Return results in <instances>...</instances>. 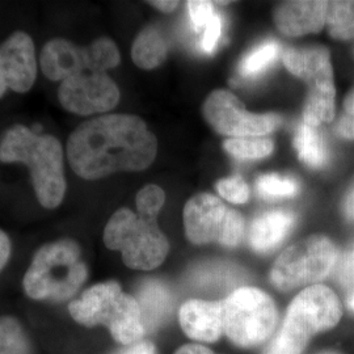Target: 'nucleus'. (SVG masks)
Returning a JSON list of instances; mask_svg holds the SVG:
<instances>
[{
	"label": "nucleus",
	"mask_w": 354,
	"mask_h": 354,
	"mask_svg": "<svg viewBox=\"0 0 354 354\" xmlns=\"http://www.w3.org/2000/svg\"><path fill=\"white\" fill-rule=\"evenodd\" d=\"M68 313L84 327L105 326L115 342L131 345L146 333L137 299L114 282L97 283L68 304Z\"/></svg>",
	"instance_id": "obj_4"
},
{
	"label": "nucleus",
	"mask_w": 354,
	"mask_h": 354,
	"mask_svg": "<svg viewBox=\"0 0 354 354\" xmlns=\"http://www.w3.org/2000/svg\"><path fill=\"white\" fill-rule=\"evenodd\" d=\"M221 306L223 333L239 346L260 345L277 326L276 304L268 294L256 288L232 291Z\"/></svg>",
	"instance_id": "obj_7"
},
{
	"label": "nucleus",
	"mask_w": 354,
	"mask_h": 354,
	"mask_svg": "<svg viewBox=\"0 0 354 354\" xmlns=\"http://www.w3.org/2000/svg\"><path fill=\"white\" fill-rule=\"evenodd\" d=\"M323 354H337V353H323Z\"/></svg>",
	"instance_id": "obj_40"
},
{
	"label": "nucleus",
	"mask_w": 354,
	"mask_h": 354,
	"mask_svg": "<svg viewBox=\"0 0 354 354\" xmlns=\"http://www.w3.org/2000/svg\"><path fill=\"white\" fill-rule=\"evenodd\" d=\"M136 299L140 304L142 323L146 332H153L159 328L167 322L174 307L171 291L158 281L145 282Z\"/></svg>",
	"instance_id": "obj_18"
},
{
	"label": "nucleus",
	"mask_w": 354,
	"mask_h": 354,
	"mask_svg": "<svg viewBox=\"0 0 354 354\" xmlns=\"http://www.w3.org/2000/svg\"><path fill=\"white\" fill-rule=\"evenodd\" d=\"M0 160L21 163L29 168L38 203L45 209H55L64 201V150L55 137L37 136L29 127L13 125L0 143Z\"/></svg>",
	"instance_id": "obj_2"
},
{
	"label": "nucleus",
	"mask_w": 354,
	"mask_h": 354,
	"mask_svg": "<svg viewBox=\"0 0 354 354\" xmlns=\"http://www.w3.org/2000/svg\"><path fill=\"white\" fill-rule=\"evenodd\" d=\"M203 115L215 130L231 138L264 137L281 125L277 114L250 113L227 91H215L203 104Z\"/></svg>",
	"instance_id": "obj_10"
},
{
	"label": "nucleus",
	"mask_w": 354,
	"mask_h": 354,
	"mask_svg": "<svg viewBox=\"0 0 354 354\" xmlns=\"http://www.w3.org/2000/svg\"><path fill=\"white\" fill-rule=\"evenodd\" d=\"M188 11L192 26L196 32H201L215 15L214 3L193 0L188 3Z\"/></svg>",
	"instance_id": "obj_28"
},
{
	"label": "nucleus",
	"mask_w": 354,
	"mask_h": 354,
	"mask_svg": "<svg viewBox=\"0 0 354 354\" xmlns=\"http://www.w3.org/2000/svg\"><path fill=\"white\" fill-rule=\"evenodd\" d=\"M256 190L264 198H288L298 193L299 184L294 177L269 174L257 178Z\"/></svg>",
	"instance_id": "obj_25"
},
{
	"label": "nucleus",
	"mask_w": 354,
	"mask_h": 354,
	"mask_svg": "<svg viewBox=\"0 0 354 354\" xmlns=\"http://www.w3.org/2000/svg\"><path fill=\"white\" fill-rule=\"evenodd\" d=\"M339 252L326 236H311L281 253L272 269V282L279 290L317 285L335 270Z\"/></svg>",
	"instance_id": "obj_8"
},
{
	"label": "nucleus",
	"mask_w": 354,
	"mask_h": 354,
	"mask_svg": "<svg viewBox=\"0 0 354 354\" xmlns=\"http://www.w3.org/2000/svg\"><path fill=\"white\" fill-rule=\"evenodd\" d=\"M87 277L88 269L79 244L66 238L38 250L26 270L23 288L35 301L62 304L75 295Z\"/></svg>",
	"instance_id": "obj_3"
},
{
	"label": "nucleus",
	"mask_w": 354,
	"mask_h": 354,
	"mask_svg": "<svg viewBox=\"0 0 354 354\" xmlns=\"http://www.w3.org/2000/svg\"><path fill=\"white\" fill-rule=\"evenodd\" d=\"M345 111L349 115H354V91L351 92V95L345 100Z\"/></svg>",
	"instance_id": "obj_37"
},
{
	"label": "nucleus",
	"mask_w": 354,
	"mask_h": 354,
	"mask_svg": "<svg viewBox=\"0 0 354 354\" xmlns=\"http://www.w3.org/2000/svg\"><path fill=\"white\" fill-rule=\"evenodd\" d=\"M295 221V215L283 210H273L256 216L248 234L251 247L260 253L276 250L288 238Z\"/></svg>",
	"instance_id": "obj_17"
},
{
	"label": "nucleus",
	"mask_w": 354,
	"mask_h": 354,
	"mask_svg": "<svg viewBox=\"0 0 354 354\" xmlns=\"http://www.w3.org/2000/svg\"><path fill=\"white\" fill-rule=\"evenodd\" d=\"M344 210H345V215L349 221H354V188L349 192L346 200H345V205H344Z\"/></svg>",
	"instance_id": "obj_36"
},
{
	"label": "nucleus",
	"mask_w": 354,
	"mask_h": 354,
	"mask_svg": "<svg viewBox=\"0 0 354 354\" xmlns=\"http://www.w3.org/2000/svg\"><path fill=\"white\" fill-rule=\"evenodd\" d=\"M342 304L327 286L314 285L291 302L283 324L264 354H301L317 332L335 327L342 317Z\"/></svg>",
	"instance_id": "obj_5"
},
{
	"label": "nucleus",
	"mask_w": 354,
	"mask_h": 354,
	"mask_svg": "<svg viewBox=\"0 0 354 354\" xmlns=\"http://www.w3.org/2000/svg\"><path fill=\"white\" fill-rule=\"evenodd\" d=\"M346 306H348L349 311L354 314V289L353 290H351V292H349L348 297H346Z\"/></svg>",
	"instance_id": "obj_38"
},
{
	"label": "nucleus",
	"mask_w": 354,
	"mask_h": 354,
	"mask_svg": "<svg viewBox=\"0 0 354 354\" xmlns=\"http://www.w3.org/2000/svg\"><path fill=\"white\" fill-rule=\"evenodd\" d=\"M58 99L70 113H105L120 102V89L106 73L86 71L61 82Z\"/></svg>",
	"instance_id": "obj_11"
},
{
	"label": "nucleus",
	"mask_w": 354,
	"mask_h": 354,
	"mask_svg": "<svg viewBox=\"0 0 354 354\" xmlns=\"http://www.w3.org/2000/svg\"><path fill=\"white\" fill-rule=\"evenodd\" d=\"M32 131H33L35 134H37V136H41V134H42V127L36 124L35 127H32Z\"/></svg>",
	"instance_id": "obj_39"
},
{
	"label": "nucleus",
	"mask_w": 354,
	"mask_h": 354,
	"mask_svg": "<svg viewBox=\"0 0 354 354\" xmlns=\"http://www.w3.org/2000/svg\"><path fill=\"white\" fill-rule=\"evenodd\" d=\"M225 150L239 160H254L269 156L273 152V142L266 137L230 138L223 143Z\"/></svg>",
	"instance_id": "obj_23"
},
{
	"label": "nucleus",
	"mask_w": 354,
	"mask_h": 354,
	"mask_svg": "<svg viewBox=\"0 0 354 354\" xmlns=\"http://www.w3.org/2000/svg\"><path fill=\"white\" fill-rule=\"evenodd\" d=\"M327 1H286L274 11L279 32L289 37L317 33L326 24Z\"/></svg>",
	"instance_id": "obj_15"
},
{
	"label": "nucleus",
	"mask_w": 354,
	"mask_h": 354,
	"mask_svg": "<svg viewBox=\"0 0 354 354\" xmlns=\"http://www.w3.org/2000/svg\"><path fill=\"white\" fill-rule=\"evenodd\" d=\"M180 324L193 340L216 342L223 333L221 302H187L180 310Z\"/></svg>",
	"instance_id": "obj_16"
},
{
	"label": "nucleus",
	"mask_w": 354,
	"mask_h": 354,
	"mask_svg": "<svg viewBox=\"0 0 354 354\" xmlns=\"http://www.w3.org/2000/svg\"><path fill=\"white\" fill-rule=\"evenodd\" d=\"M223 32V20L221 15L215 13L213 19L209 21V24L203 29V39H201V49L206 54L214 53L218 48V44L222 37Z\"/></svg>",
	"instance_id": "obj_29"
},
{
	"label": "nucleus",
	"mask_w": 354,
	"mask_h": 354,
	"mask_svg": "<svg viewBox=\"0 0 354 354\" xmlns=\"http://www.w3.org/2000/svg\"><path fill=\"white\" fill-rule=\"evenodd\" d=\"M176 354H215L201 345H185L177 351Z\"/></svg>",
	"instance_id": "obj_34"
},
{
	"label": "nucleus",
	"mask_w": 354,
	"mask_h": 354,
	"mask_svg": "<svg viewBox=\"0 0 354 354\" xmlns=\"http://www.w3.org/2000/svg\"><path fill=\"white\" fill-rule=\"evenodd\" d=\"M294 147L299 159L311 168H322L328 163V146L319 127L299 124L294 133Z\"/></svg>",
	"instance_id": "obj_20"
},
{
	"label": "nucleus",
	"mask_w": 354,
	"mask_h": 354,
	"mask_svg": "<svg viewBox=\"0 0 354 354\" xmlns=\"http://www.w3.org/2000/svg\"><path fill=\"white\" fill-rule=\"evenodd\" d=\"M168 45L162 32L155 26H146L134 39L131 48L133 62L143 70H153L163 64Z\"/></svg>",
	"instance_id": "obj_19"
},
{
	"label": "nucleus",
	"mask_w": 354,
	"mask_h": 354,
	"mask_svg": "<svg viewBox=\"0 0 354 354\" xmlns=\"http://www.w3.org/2000/svg\"><path fill=\"white\" fill-rule=\"evenodd\" d=\"M37 77L33 39L26 32H15L0 45V99L11 89L26 93Z\"/></svg>",
	"instance_id": "obj_13"
},
{
	"label": "nucleus",
	"mask_w": 354,
	"mask_h": 354,
	"mask_svg": "<svg viewBox=\"0 0 354 354\" xmlns=\"http://www.w3.org/2000/svg\"><path fill=\"white\" fill-rule=\"evenodd\" d=\"M104 243L109 250L120 251L125 266L151 270L165 261L169 244L155 219L143 218L122 207L108 221Z\"/></svg>",
	"instance_id": "obj_6"
},
{
	"label": "nucleus",
	"mask_w": 354,
	"mask_h": 354,
	"mask_svg": "<svg viewBox=\"0 0 354 354\" xmlns=\"http://www.w3.org/2000/svg\"><path fill=\"white\" fill-rule=\"evenodd\" d=\"M39 64L44 75L54 82H64L86 71L106 73L95 42L82 48L64 38H53L45 44Z\"/></svg>",
	"instance_id": "obj_12"
},
{
	"label": "nucleus",
	"mask_w": 354,
	"mask_h": 354,
	"mask_svg": "<svg viewBox=\"0 0 354 354\" xmlns=\"http://www.w3.org/2000/svg\"><path fill=\"white\" fill-rule=\"evenodd\" d=\"M150 4L153 6L155 8L163 11V12H172L177 6L178 1H163V0H158V1H150Z\"/></svg>",
	"instance_id": "obj_35"
},
{
	"label": "nucleus",
	"mask_w": 354,
	"mask_h": 354,
	"mask_svg": "<svg viewBox=\"0 0 354 354\" xmlns=\"http://www.w3.org/2000/svg\"><path fill=\"white\" fill-rule=\"evenodd\" d=\"M326 21L329 33L339 39L354 37V1H328Z\"/></svg>",
	"instance_id": "obj_22"
},
{
	"label": "nucleus",
	"mask_w": 354,
	"mask_h": 354,
	"mask_svg": "<svg viewBox=\"0 0 354 354\" xmlns=\"http://www.w3.org/2000/svg\"><path fill=\"white\" fill-rule=\"evenodd\" d=\"M156 152L155 136L143 120L130 114H105L84 121L67 140L70 167L84 180L143 171Z\"/></svg>",
	"instance_id": "obj_1"
},
{
	"label": "nucleus",
	"mask_w": 354,
	"mask_h": 354,
	"mask_svg": "<svg viewBox=\"0 0 354 354\" xmlns=\"http://www.w3.org/2000/svg\"><path fill=\"white\" fill-rule=\"evenodd\" d=\"M283 64L292 75L308 84V95H336L329 54L324 48L288 49Z\"/></svg>",
	"instance_id": "obj_14"
},
{
	"label": "nucleus",
	"mask_w": 354,
	"mask_h": 354,
	"mask_svg": "<svg viewBox=\"0 0 354 354\" xmlns=\"http://www.w3.org/2000/svg\"><path fill=\"white\" fill-rule=\"evenodd\" d=\"M0 354H30L26 330L15 317H0Z\"/></svg>",
	"instance_id": "obj_24"
},
{
	"label": "nucleus",
	"mask_w": 354,
	"mask_h": 354,
	"mask_svg": "<svg viewBox=\"0 0 354 354\" xmlns=\"http://www.w3.org/2000/svg\"><path fill=\"white\" fill-rule=\"evenodd\" d=\"M336 277L342 282L344 286H353L354 285V247L345 253L342 257L337 260L335 268Z\"/></svg>",
	"instance_id": "obj_30"
},
{
	"label": "nucleus",
	"mask_w": 354,
	"mask_h": 354,
	"mask_svg": "<svg viewBox=\"0 0 354 354\" xmlns=\"http://www.w3.org/2000/svg\"><path fill=\"white\" fill-rule=\"evenodd\" d=\"M138 214L143 218L156 219L165 201V190L158 185H146L137 194Z\"/></svg>",
	"instance_id": "obj_26"
},
{
	"label": "nucleus",
	"mask_w": 354,
	"mask_h": 354,
	"mask_svg": "<svg viewBox=\"0 0 354 354\" xmlns=\"http://www.w3.org/2000/svg\"><path fill=\"white\" fill-rule=\"evenodd\" d=\"M337 133L342 138L346 140H354V115H344L339 125H337Z\"/></svg>",
	"instance_id": "obj_32"
},
{
	"label": "nucleus",
	"mask_w": 354,
	"mask_h": 354,
	"mask_svg": "<svg viewBox=\"0 0 354 354\" xmlns=\"http://www.w3.org/2000/svg\"><path fill=\"white\" fill-rule=\"evenodd\" d=\"M279 42L273 39H266L253 48L244 58L241 59L238 73L244 80H254L263 75L266 70L276 62L279 57Z\"/></svg>",
	"instance_id": "obj_21"
},
{
	"label": "nucleus",
	"mask_w": 354,
	"mask_h": 354,
	"mask_svg": "<svg viewBox=\"0 0 354 354\" xmlns=\"http://www.w3.org/2000/svg\"><path fill=\"white\" fill-rule=\"evenodd\" d=\"M11 241L8 238V235L0 230V272L3 270V268L7 266L10 256H11Z\"/></svg>",
	"instance_id": "obj_31"
},
{
	"label": "nucleus",
	"mask_w": 354,
	"mask_h": 354,
	"mask_svg": "<svg viewBox=\"0 0 354 354\" xmlns=\"http://www.w3.org/2000/svg\"><path fill=\"white\" fill-rule=\"evenodd\" d=\"M218 193L232 203H244L250 198V188L241 176L228 177L218 181Z\"/></svg>",
	"instance_id": "obj_27"
},
{
	"label": "nucleus",
	"mask_w": 354,
	"mask_h": 354,
	"mask_svg": "<svg viewBox=\"0 0 354 354\" xmlns=\"http://www.w3.org/2000/svg\"><path fill=\"white\" fill-rule=\"evenodd\" d=\"M187 236L194 244L216 241L236 247L244 236V219L236 210L228 209L218 197L201 193L192 197L184 209Z\"/></svg>",
	"instance_id": "obj_9"
},
{
	"label": "nucleus",
	"mask_w": 354,
	"mask_h": 354,
	"mask_svg": "<svg viewBox=\"0 0 354 354\" xmlns=\"http://www.w3.org/2000/svg\"><path fill=\"white\" fill-rule=\"evenodd\" d=\"M118 354H156L155 346L150 342H138L131 344L127 349Z\"/></svg>",
	"instance_id": "obj_33"
}]
</instances>
